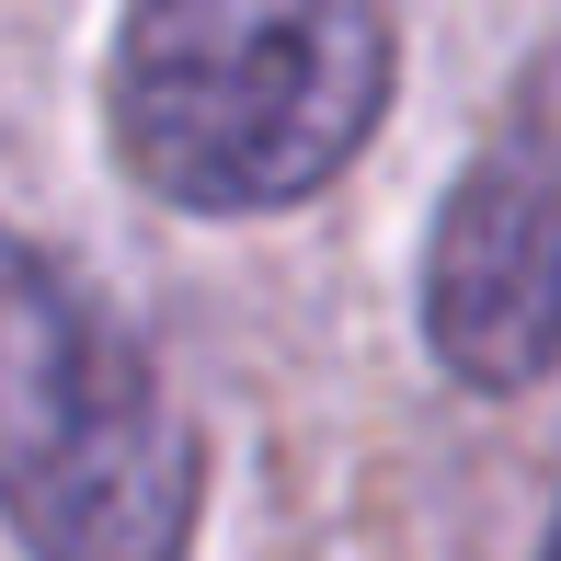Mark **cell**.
<instances>
[{
    "label": "cell",
    "mask_w": 561,
    "mask_h": 561,
    "mask_svg": "<svg viewBox=\"0 0 561 561\" xmlns=\"http://www.w3.org/2000/svg\"><path fill=\"white\" fill-rule=\"evenodd\" d=\"M401 35L367 0H149L115 23L104 138L184 218H275L378 138Z\"/></svg>",
    "instance_id": "cell-1"
},
{
    "label": "cell",
    "mask_w": 561,
    "mask_h": 561,
    "mask_svg": "<svg viewBox=\"0 0 561 561\" xmlns=\"http://www.w3.org/2000/svg\"><path fill=\"white\" fill-rule=\"evenodd\" d=\"M0 516L35 561H184L207 436L115 298L23 264L0 298Z\"/></svg>",
    "instance_id": "cell-2"
},
{
    "label": "cell",
    "mask_w": 561,
    "mask_h": 561,
    "mask_svg": "<svg viewBox=\"0 0 561 561\" xmlns=\"http://www.w3.org/2000/svg\"><path fill=\"white\" fill-rule=\"evenodd\" d=\"M424 355L458 390H539L561 367V35L527 46L493 126L470 138L413 275Z\"/></svg>",
    "instance_id": "cell-3"
},
{
    "label": "cell",
    "mask_w": 561,
    "mask_h": 561,
    "mask_svg": "<svg viewBox=\"0 0 561 561\" xmlns=\"http://www.w3.org/2000/svg\"><path fill=\"white\" fill-rule=\"evenodd\" d=\"M35 264V241H12V229H0V298H12V275Z\"/></svg>",
    "instance_id": "cell-4"
},
{
    "label": "cell",
    "mask_w": 561,
    "mask_h": 561,
    "mask_svg": "<svg viewBox=\"0 0 561 561\" xmlns=\"http://www.w3.org/2000/svg\"><path fill=\"white\" fill-rule=\"evenodd\" d=\"M539 561H561V516H550V539H539Z\"/></svg>",
    "instance_id": "cell-5"
}]
</instances>
